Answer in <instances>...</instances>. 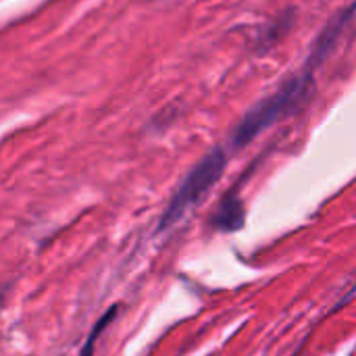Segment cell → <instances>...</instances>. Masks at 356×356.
<instances>
[{
  "label": "cell",
  "mask_w": 356,
  "mask_h": 356,
  "mask_svg": "<svg viewBox=\"0 0 356 356\" xmlns=\"http://www.w3.org/2000/svg\"><path fill=\"white\" fill-rule=\"evenodd\" d=\"M225 165H227V159L221 148L211 150L200 163H196L186 175V179L181 181V186L177 188V192L173 194V198L169 200L159 227L167 229L175 225L194 204H198L211 192V188L221 179Z\"/></svg>",
  "instance_id": "7a4b0ae2"
},
{
  "label": "cell",
  "mask_w": 356,
  "mask_h": 356,
  "mask_svg": "<svg viewBox=\"0 0 356 356\" xmlns=\"http://www.w3.org/2000/svg\"><path fill=\"white\" fill-rule=\"evenodd\" d=\"M244 217H246V213H244L242 200L232 192L221 200V204H219L217 213L213 215L211 223L219 232H236V229H240L244 225Z\"/></svg>",
  "instance_id": "3957f363"
},
{
  "label": "cell",
  "mask_w": 356,
  "mask_h": 356,
  "mask_svg": "<svg viewBox=\"0 0 356 356\" xmlns=\"http://www.w3.org/2000/svg\"><path fill=\"white\" fill-rule=\"evenodd\" d=\"M119 313V307L115 305V307H111L100 319H98V323L94 325V330L90 332V336H88V340H86V346H83V350H81V355L79 356H92L94 355V348H96V340H98V336L108 327V323L115 319V315Z\"/></svg>",
  "instance_id": "277c9868"
},
{
  "label": "cell",
  "mask_w": 356,
  "mask_h": 356,
  "mask_svg": "<svg viewBox=\"0 0 356 356\" xmlns=\"http://www.w3.org/2000/svg\"><path fill=\"white\" fill-rule=\"evenodd\" d=\"M309 81H311V75L294 77L288 83H284L277 92H273L271 96H267L261 102H257L242 117V121L236 125L234 136H232V144L236 148L246 146L259 134H263L267 127L275 125L282 117L292 113L298 106V102L307 96Z\"/></svg>",
  "instance_id": "6da1fadb"
}]
</instances>
